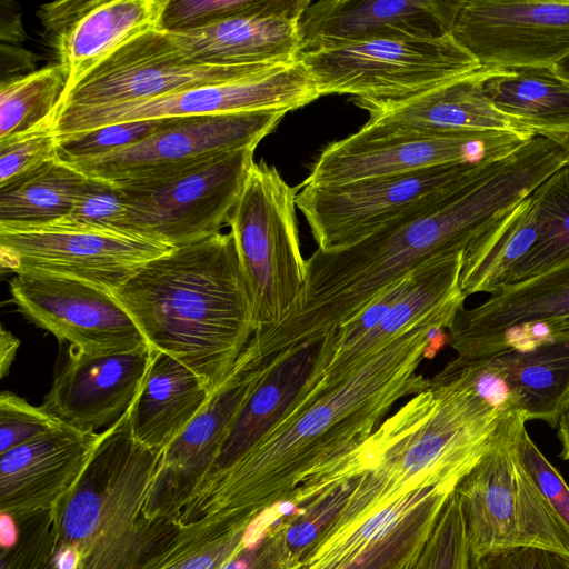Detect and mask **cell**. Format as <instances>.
I'll use <instances>...</instances> for the list:
<instances>
[{
	"label": "cell",
	"instance_id": "2e32d148",
	"mask_svg": "<svg viewBox=\"0 0 569 569\" xmlns=\"http://www.w3.org/2000/svg\"><path fill=\"white\" fill-rule=\"evenodd\" d=\"M448 333L460 359L569 339V262L461 307Z\"/></svg>",
	"mask_w": 569,
	"mask_h": 569
},
{
	"label": "cell",
	"instance_id": "5b68a950",
	"mask_svg": "<svg viewBox=\"0 0 569 569\" xmlns=\"http://www.w3.org/2000/svg\"><path fill=\"white\" fill-rule=\"evenodd\" d=\"M298 60L321 96L349 94L361 108L409 100L482 67L451 34L343 43Z\"/></svg>",
	"mask_w": 569,
	"mask_h": 569
},
{
	"label": "cell",
	"instance_id": "d6986e66",
	"mask_svg": "<svg viewBox=\"0 0 569 569\" xmlns=\"http://www.w3.org/2000/svg\"><path fill=\"white\" fill-rule=\"evenodd\" d=\"M152 353L149 345L128 352L97 355L70 346L68 359L40 407L79 431L109 428L133 402Z\"/></svg>",
	"mask_w": 569,
	"mask_h": 569
},
{
	"label": "cell",
	"instance_id": "f907efd6",
	"mask_svg": "<svg viewBox=\"0 0 569 569\" xmlns=\"http://www.w3.org/2000/svg\"><path fill=\"white\" fill-rule=\"evenodd\" d=\"M0 37L1 43L11 46H19L26 39L19 13L10 11L7 17L1 14Z\"/></svg>",
	"mask_w": 569,
	"mask_h": 569
},
{
	"label": "cell",
	"instance_id": "603a6c76",
	"mask_svg": "<svg viewBox=\"0 0 569 569\" xmlns=\"http://www.w3.org/2000/svg\"><path fill=\"white\" fill-rule=\"evenodd\" d=\"M489 67L449 81L409 100L363 107L367 122L425 131H507L535 137L495 108L482 90Z\"/></svg>",
	"mask_w": 569,
	"mask_h": 569
},
{
	"label": "cell",
	"instance_id": "f546056e",
	"mask_svg": "<svg viewBox=\"0 0 569 569\" xmlns=\"http://www.w3.org/2000/svg\"><path fill=\"white\" fill-rule=\"evenodd\" d=\"M60 158L0 188V227H36L70 213L90 183Z\"/></svg>",
	"mask_w": 569,
	"mask_h": 569
},
{
	"label": "cell",
	"instance_id": "30bf717a",
	"mask_svg": "<svg viewBox=\"0 0 569 569\" xmlns=\"http://www.w3.org/2000/svg\"><path fill=\"white\" fill-rule=\"evenodd\" d=\"M320 97L310 73L297 59L247 77L146 100L57 111L51 122L57 141H61L107 126L136 121L261 110L287 113Z\"/></svg>",
	"mask_w": 569,
	"mask_h": 569
},
{
	"label": "cell",
	"instance_id": "d4e9b609",
	"mask_svg": "<svg viewBox=\"0 0 569 569\" xmlns=\"http://www.w3.org/2000/svg\"><path fill=\"white\" fill-rule=\"evenodd\" d=\"M210 395L194 371L153 349L140 390L128 409L134 440L163 452L190 425Z\"/></svg>",
	"mask_w": 569,
	"mask_h": 569
},
{
	"label": "cell",
	"instance_id": "ac0fdd59",
	"mask_svg": "<svg viewBox=\"0 0 569 569\" xmlns=\"http://www.w3.org/2000/svg\"><path fill=\"white\" fill-rule=\"evenodd\" d=\"M11 302L33 325L90 353L137 350L148 345L113 293L94 284L44 273H19Z\"/></svg>",
	"mask_w": 569,
	"mask_h": 569
},
{
	"label": "cell",
	"instance_id": "60d3db41",
	"mask_svg": "<svg viewBox=\"0 0 569 569\" xmlns=\"http://www.w3.org/2000/svg\"><path fill=\"white\" fill-rule=\"evenodd\" d=\"M270 511L258 517L246 542L221 569H297L284 538L283 517L276 519Z\"/></svg>",
	"mask_w": 569,
	"mask_h": 569
},
{
	"label": "cell",
	"instance_id": "6da1fadb",
	"mask_svg": "<svg viewBox=\"0 0 569 569\" xmlns=\"http://www.w3.org/2000/svg\"><path fill=\"white\" fill-rule=\"evenodd\" d=\"M455 300L352 367L306 380L276 420L232 463L207 477L183 505L180 526L232 516L256 520L283 503L306 505L358 475V448L396 402L426 389L418 368L432 328L449 329Z\"/></svg>",
	"mask_w": 569,
	"mask_h": 569
},
{
	"label": "cell",
	"instance_id": "f35d334b",
	"mask_svg": "<svg viewBox=\"0 0 569 569\" xmlns=\"http://www.w3.org/2000/svg\"><path fill=\"white\" fill-rule=\"evenodd\" d=\"M468 562L465 522L453 491L443 505L413 569H467Z\"/></svg>",
	"mask_w": 569,
	"mask_h": 569
},
{
	"label": "cell",
	"instance_id": "f1b7e54d",
	"mask_svg": "<svg viewBox=\"0 0 569 569\" xmlns=\"http://www.w3.org/2000/svg\"><path fill=\"white\" fill-rule=\"evenodd\" d=\"M486 97L533 136L569 132V81L548 67H489Z\"/></svg>",
	"mask_w": 569,
	"mask_h": 569
},
{
	"label": "cell",
	"instance_id": "ee69618b",
	"mask_svg": "<svg viewBox=\"0 0 569 569\" xmlns=\"http://www.w3.org/2000/svg\"><path fill=\"white\" fill-rule=\"evenodd\" d=\"M171 119L118 123L67 138L58 141L59 157H91L133 144L166 127Z\"/></svg>",
	"mask_w": 569,
	"mask_h": 569
},
{
	"label": "cell",
	"instance_id": "1f68e13d",
	"mask_svg": "<svg viewBox=\"0 0 569 569\" xmlns=\"http://www.w3.org/2000/svg\"><path fill=\"white\" fill-rule=\"evenodd\" d=\"M253 521L218 516L180 526L141 569H221L246 542Z\"/></svg>",
	"mask_w": 569,
	"mask_h": 569
},
{
	"label": "cell",
	"instance_id": "f5cc1de1",
	"mask_svg": "<svg viewBox=\"0 0 569 569\" xmlns=\"http://www.w3.org/2000/svg\"><path fill=\"white\" fill-rule=\"evenodd\" d=\"M556 428L561 443L560 457L563 460H569V393L559 409Z\"/></svg>",
	"mask_w": 569,
	"mask_h": 569
},
{
	"label": "cell",
	"instance_id": "44dd1931",
	"mask_svg": "<svg viewBox=\"0 0 569 569\" xmlns=\"http://www.w3.org/2000/svg\"><path fill=\"white\" fill-rule=\"evenodd\" d=\"M101 437L63 423L0 453V510H52L78 483Z\"/></svg>",
	"mask_w": 569,
	"mask_h": 569
},
{
	"label": "cell",
	"instance_id": "52a82bcc",
	"mask_svg": "<svg viewBox=\"0 0 569 569\" xmlns=\"http://www.w3.org/2000/svg\"><path fill=\"white\" fill-rule=\"evenodd\" d=\"M298 190L276 167L254 162L228 221L251 293L257 330L279 322L305 286L307 261L296 219Z\"/></svg>",
	"mask_w": 569,
	"mask_h": 569
},
{
	"label": "cell",
	"instance_id": "3957f363",
	"mask_svg": "<svg viewBox=\"0 0 569 569\" xmlns=\"http://www.w3.org/2000/svg\"><path fill=\"white\" fill-rule=\"evenodd\" d=\"M516 416L439 371L360 446L362 473L332 535L415 491H455Z\"/></svg>",
	"mask_w": 569,
	"mask_h": 569
},
{
	"label": "cell",
	"instance_id": "836d02e7",
	"mask_svg": "<svg viewBox=\"0 0 569 569\" xmlns=\"http://www.w3.org/2000/svg\"><path fill=\"white\" fill-rule=\"evenodd\" d=\"M67 86L59 63L2 81L0 86V141L23 133L57 109Z\"/></svg>",
	"mask_w": 569,
	"mask_h": 569
},
{
	"label": "cell",
	"instance_id": "ffe728a7",
	"mask_svg": "<svg viewBox=\"0 0 569 569\" xmlns=\"http://www.w3.org/2000/svg\"><path fill=\"white\" fill-rule=\"evenodd\" d=\"M460 0H321L299 20L300 53L387 38L451 34ZM299 53V54H300Z\"/></svg>",
	"mask_w": 569,
	"mask_h": 569
},
{
	"label": "cell",
	"instance_id": "7a4b0ae2",
	"mask_svg": "<svg viewBox=\"0 0 569 569\" xmlns=\"http://www.w3.org/2000/svg\"><path fill=\"white\" fill-rule=\"evenodd\" d=\"M113 296L148 345L189 367L210 393L227 379L257 331L231 232L150 260Z\"/></svg>",
	"mask_w": 569,
	"mask_h": 569
},
{
	"label": "cell",
	"instance_id": "5bb4252c",
	"mask_svg": "<svg viewBox=\"0 0 569 569\" xmlns=\"http://www.w3.org/2000/svg\"><path fill=\"white\" fill-rule=\"evenodd\" d=\"M479 164H447L338 184H300L296 206L319 249L355 244Z\"/></svg>",
	"mask_w": 569,
	"mask_h": 569
},
{
	"label": "cell",
	"instance_id": "7bdbcfd3",
	"mask_svg": "<svg viewBox=\"0 0 569 569\" xmlns=\"http://www.w3.org/2000/svg\"><path fill=\"white\" fill-rule=\"evenodd\" d=\"M51 118L0 141V188L59 158Z\"/></svg>",
	"mask_w": 569,
	"mask_h": 569
},
{
	"label": "cell",
	"instance_id": "484cf974",
	"mask_svg": "<svg viewBox=\"0 0 569 569\" xmlns=\"http://www.w3.org/2000/svg\"><path fill=\"white\" fill-rule=\"evenodd\" d=\"M462 258L463 251L438 257L413 270L408 290L381 321L331 360L320 372H309L308 376L316 378L326 372L352 367L368 353L380 348L426 316L456 299L466 297L460 289Z\"/></svg>",
	"mask_w": 569,
	"mask_h": 569
},
{
	"label": "cell",
	"instance_id": "c3c4849f",
	"mask_svg": "<svg viewBox=\"0 0 569 569\" xmlns=\"http://www.w3.org/2000/svg\"><path fill=\"white\" fill-rule=\"evenodd\" d=\"M103 0H62L42 4L38 17L53 46Z\"/></svg>",
	"mask_w": 569,
	"mask_h": 569
},
{
	"label": "cell",
	"instance_id": "d590c367",
	"mask_svg": "<svg viewBox=\"0 0 569 569\" xmlns=\"http://www.w3.org/2000/svg\"><path fill=\"white\" fill-rule=\"evenodd\" d=\"M433 489H421L403 496L370 517L329 536L298 569H340L347 566L381 539Z\"/></svg>",
	"mask_w": 569,
	"mask_h": 569
},
{
	"label": "cell",
	"instance_id": "7402d4cb",
	"mask_svg": "<svg viewBox=\"0 0 569 569\" xmlns=\"http://www.w3.org/2000/svg\"><path fill=\"white\" fill-rule=\"evenodd\" d=\"M310 0H276L260 12L201 30L171 32L186 60L216 66H278L298 59L299 20Z\"/></svg>",
	"mask_w": 569,
	"mask_h": 569
},
{
	"label": "cell",
	"instance_id": "b9f144b4",
	"mask_svg": "<svg viewBox=\"0 0 569 569\" xmlns=\"http://www.w3.org/2000/svg\"><path fill=\"white\" fill-rule=\"evenodd\" d=\"M48 224L129 233L127 209L121 191L114 186L93 179L70 213Z\"/></svg>",
	"mask_w": 569,
	"mask_h": 569
},
{
	"label": "cell",
	"instance_id": "74e56055",
	"mask_svg": "<svg viewBox=\"0 0 569 569\" xmlns=\"http://www.w3.org/2000/svg\"><path fill=\"white\" fill-rule=\"evenodd\" d=\"M54 550L51 510L1 512L0 569H47Z\"/></svg>",
	"mask_w": 569,
	"mask_h": 569
},
{
	"label": "cell",
	"instance_id": "db71d44e",
	"mask_svg": "<svg viewBox=\"0 0 569 569\" xmlns=\"http://www.w3.org/2000/svg\"><path fill=\"white\" fill-rule=\"evenodd\" d=\"M428 340L429 343L425 350V360L433 359L437 356V353L448 343V329L443 327L432 328L429 333Z\"/></svg>",
	"mask_w": 569,
	"mask_h": 569
},
{
	"label": "cell",
	"instance_id": "7c38bea8",
	"mask_svg": "<svg viewBox=\"0 0 569 569\" xmlns=\"http://www.w3.org/2000/svg\"><path fill=\"white\" fill-rule=\"evenodd\" d=\"M271 67L274 66H216L186 60L171 32L156 28L112 50L66 87L54 112L146 100Z\"/></svg>",
	"mask_w": 569,
	"mask_h": 569
},
{
	"label": "cell",
	"instance_id": "681fc988",
	"mask_svg": "<svg viewBox=\"0 0 569 569\" xmlns=\"http://www.w3.org/2000/svg\"><path fill=\"white\" fill-rule=\"evenodd\" d=\"M0 56L1 70L6 69L8 74L26 70L28 73L36 71V56L20 46L1 43ZM4 71H2V73H4Z\"/></svg>",
	"mask_w": 569,
	"mask_h": 569
},
{
	"label": "cell",
	"instance_id": "f6af8a7d",
	"mask_svg": "<svg viewBox=\"0 0 569 569\" xmlns=\"http://www.w3.org/2000/svg\"><path fill=\"white\" fill-rule=\"evenodd\" d=\"M515 451L542 498L569 529V486L531 440L526 423L517 431Z\"/></svg>",
	"mask_w": 569,
	"mask_h": 569
},
{
	"label": "cell",
	"instance_id": "9f6ffc18",
	"mask_svg": "<svg viewBox=\"0 0 569 569\" xmlns=\"http://www.w3.org/2000/svg\"><path fill=\"white\" fill-rule=\"evenodd\" d=\"M553 68L556 71L565 78L567 81H569V57L557 62Z\"/></svg>",
	"mask_w": 569,
	"mask_h": 569
},
{
	"label": "cell",
	"instance_id": "4fadbf2b",
	"mask_svg": "<svg viewBox=\"0 0 569 569\" xmlns=\"http://www.w3.org/2000/svg\"><path fill=\"white\" fill-rule=\"evenodd\" d=\"M172 249L153 239L118 231L54 224L0 227L3 272L60 276L111 293L147 262Z\"/></svg>",
	"mask_w": 569,
	"mask_h": 569
},
{
	"label": "cell",
	"instance_id": "bcb514c9",
	"mask_svg": "<svg viewBox=\"0 0 569 569\" xmlns=\"http://www.w3.org/2000/svg\"><path fill=\"white\" fill-rule=\"evenodd\" d=\"M60 423L40 406H32L16 393H0V453L28 442Z\"/></svg>",
	"mask_w": 569,
	"mask_h": 569
},
{
	"label": "cell",
	"instance_id": "11a10c76",
	"mask_svg": "<svg viewBox=\"0 0 569 569\" xmlns=\"http://www.w3.org/2000/svg\"><path fill=\"white\" fill-rule=\"evenodd\" d=\"M540 136H545V137L553 140L569 153V132H553V133H545V134H540Z\"/></svg>",
	"mask_w": 569,
	"mask_h": 569
},
{
	"label": "cell",
	"instance_id": "277c9868",
	"mask_svg": "<svg viewBox=\"0 0 569 569\" xmlns=\"http://www.w3.org/2000/svg\"><path fill=\"white\" fill-rule=\"evenodd\" d=\"M162 452L134 440L127 410L101 432L81 478L51 510L54 546L73 548L78 569H141L178 533L146 505Z\"/></svg>",
	"mask_w": 569,
	"mask_h": 569
},
{
	"label": "cell",
	"instance_id": "9a60e30c",
	"mask_svg": "<svg viewBox=\"0 0 569 569\" xmlns=\"http://www.w3.org/2000/svg\"><path fill=\"white\" fill-rule=\"evenodd\" d=\"M280 358L261 359L247 346L227 379L162 452L146 505L148 517H170L179 523L181 508L211 472L241 410Z\"/></svg>",
	"mask_w": 569,
	"mask_h": 569
},
{
	"label": "cell",
	"instance_id": "8992f818",
	"mask_svg": "<svg viewBox=\"0 0 569 569\" xmlns=\"http://www.w3.org/2000/svg\"><path fill=\"white\" fill-rule=\"evenodd\" d=\"M523 423V418L516 416L455 490L469 558L523 548L569 556V529L516 455L515 438Z\"/></svg>",
	"mask_w": 569,
	"mask_h": 569
},
{
	"label": "cell",
	"instance_id": "d6a6232c",
	"mask_svg": "<svg viewBox=\"0 0 569 569\" xmlns=\"http://www.w3.org/2000/svg\"><path fill=\"white\" fill-rule=\"evenodd\" d=\"M530 197L537 216L538 238L515 270L510 284L569 262V163L551 173Z\"/></svg>",
	"mask_w": 569,
	"mask_h": 569
},
{
	"label": "cell",
	"instance_id": "816d5d0a",
	"mask_svg": "<svg viewBox=\"0 0 569 569\" xmlns=\"http://www.w3.org/2000/svg\"><path fill=\"white\" fill-rule=\"evenodd\" d=\"M20 340L3 326L0 329V377L4 378L16 359Z\"/></svg>",
	"mask_w": 569,
	"mask_h": 569
},
{
	"label": "cell",
	"instance_id": "7dc6e473",
	"mask_svg": "<svg viewBox=\"0 0 569 569\" xmlns=\"http://www.w3.org/2000/svg\"><path fill=\"white\" fill-rule=\"evenodd\" d=\"M467 569H569V556L540 549H512L469 558Z\"/></svg>",
	"mask_w": 569,
	"mask_h": 569
},
{
	"label": "cell",
	"instance_id": "8fae6325",
	"mask_svg": "<svg viewBox=\"0 0 569 569\" xmlns=\"http://www.w3.org/2000/svg\"><path fill=\"white\" fill-rule=\"evenodd\" d=\"M254 150L222 154L169 179L117 187L127 209L128 232L172 248L220 232L254 163Z\"/></svg>",
	"mask_w": 569,
	"mask_h": 569
},
{
	"label": "cell",
	"instance_id": "e575fe53",
	"mask_svg": "<svg viewBox=\"0 0 569 569\" xmlns=\"http://www.w3.org/2000/svg\"><path fill=\"white\" fill-rule=\"evenodd\" d=\"M452 492L445 488L433 489L372 547L340 569H413Z\"/></svg>",
	"mask_w": 569,
	"mask_h": 569
},
{
	"label": "cell",
	"instance_id": "4316f807",
	"mask_svg": "<svg viewBox=\"0 0 569 569\" xmlns=\"http://www.w3.org/2000/svg\"><path fill=\"white\" fill-rule=\"evenodd\" d=\"M168 0H103L53 47L72 84L103 57L138 34L159 28Z\"/></svg>",
	"mask_w": 569,
	"mask_h": 569
},
{
	"label": "cell",
	"instance_id": "cb8c5ba5",
	"mask_svg": "<svg viewBox=\"0 0 569 569\" xmlns=\"http://www.w3.org/2000/svg\"><path fill=\"white\" fill-rule=\"evenodd\" d=\"M473 360L503 389L510 412L556 428L569 393V339L510 347Z\"/></svg>",
	"mask_w": 569,
	"mask_h": 569
},
{
	"label": "cell",
	"instance_id": "ba28073f",
	"mask_svg": "<svg viewBox=\"0 0 569 569\" xmlns=\"http://www.w3.org/2000/svg\"><path fill=\"white\" fill-rule=\"evenodd\" d=\"M284 114L261 110L172 118L133 144L98 156L59 158L87 178L114 187L164 180L222 154L256 148Z\"/></svg>",
	"mask_w": 569,
	"mask_h": 569
},
{
	"label": "cell",
	"instance_id": "ab89813d",
	"mask_svg": "<svg viewBox=\"0 0 569 569\" xmlns=\"http://www.w3.org/2000/svg\"><path fill=\"white\" fill-rule=\"evenodd\" d=\"M274 3L276 0H168L159 29L174 33L201 30L263 11Z\"/></svg>",
	"mask_w": 569,
	"mask_h": 569
},
{
	"label": "cell",
	"instance_id": "e0dca14e",
	"mask_svg": "<svg viewBox=\"0 0 569 569\" xmlns=\"http://www.w3.org/2000/svg\"><path fill=\"white\" fill-rule=\"evenodd\" d=\"M451 36L482 67H548L569 57V0H460Z\"/></svg>",
	"mask_w": 569,
	"mask_h": 569
},
{
	"label": "cell",
	"instance_id": "4dcf8cb0",
	"mask_svg": "<svg viewBox=\"0 0 569 569\" xmlns=\"http://www.w3.org/2000/svg\"><path fill=\"white\" fill-rule=\"evenodd\" d=\"M316 347L278 353L279 362L241 410L207 477L232 463L276 420L309 375Z\"/></svg>",
	"mask_w": 569,
	"mask_h": 569
},
{
	"label": "cell",
	"instance_id": "83f0119b",
	"mask_svg": "<svg viewBox=\"0 0 569 569\" xmlns=\"http://www.w3.org/2000/svg\"><path fill=\"white\" fill-rule=\"evenodd\" d=\"M538 238L530 194L500 213L463 251L460 289L468 297L495 295L510 284Z\"/></svg>",
	"mask_w": 569,
	"mask_h": 569
},
{
	"label": "cell",
	"instance_id": "8d00e7d4",
	"mask_svg": "<svg viewBox=\"0 0 569 569\" xmlns=\"http://www.w3.org/2000/svg\"><path fill=\"white\" fill-rule=\"evenodd\" d=\"M358 480L340 482L283 517L286 543L299 565L335 531Z\"/></svg>",
	"mask_w": 569,
	"mask_h": 569
},
{
	"label": "cell",
	"instance_id": "9c48e42d",
	"mask_svg": "<svg viewBox=\"0 0 569 569\" xmlns=\"http://www.w3.org/2000/svg\"><path fill=\"white\" fill-rule=\"evenodd\" d=\"M532 137L507 131H425L366 122L322 150L302 184H338L447 164L501 159Z\"/></svg>",
	"mask_w": 569,
	"mask_h": 569
}]
</instances>
